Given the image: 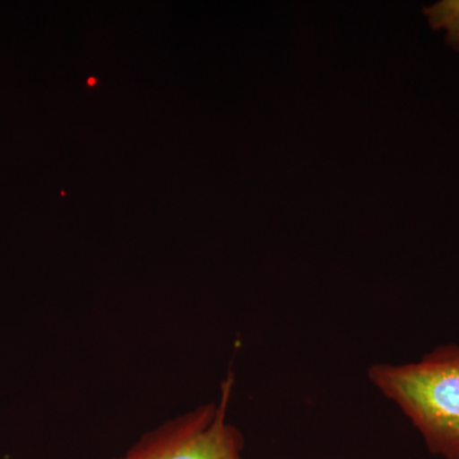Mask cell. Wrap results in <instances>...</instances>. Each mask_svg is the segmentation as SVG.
Masks as SVG:
<instances>
[{
  "label": "cell",
  "mask_w": 459,
  "mask_h": 459,
  "mask_svg": "<svg viewBox=\"0 0 459 459\" xmlns=\"http://www.w3.org/2000/svg\"><path fill=\"white\" fill-rule=\"evenodd\" d=\"M368 377L410 420L429 451L459 459V344L437 347L416 362L374 364Z\"/></svg>",
  "instance_id": "1"
},
{
  "label": "cell",
  "mask_w": 459,
  "mask_h": 459,
  "mask_svg": "<svg viewBox=\"0 0 459 459\" xmlns=\"http://www.w3.org/2000/svg\"><path fill=\"white\" fill-rule=\"evenodd\" d=\"M234 385V374L229 373L219 400L168 420L110 459H241L244 435L228 420Z\"/></svg>",
  "instance_id": "2"
},
{
  "label": "cell",
  "mask_w": 459,
  "mask_h": 459,
  "mask_svg": "<svg viewBox=\"0 0 459 459\" xmlns=\"http://www.w3.org/2000/svg\"><path fill=\"white\" fill-rule=\"evenodd\" d=\"M433 30L446 31V42L453 50L459 51V0H440L422 9Z\"/></svg>",
  "instance_id": "3"
}]
</instances>
